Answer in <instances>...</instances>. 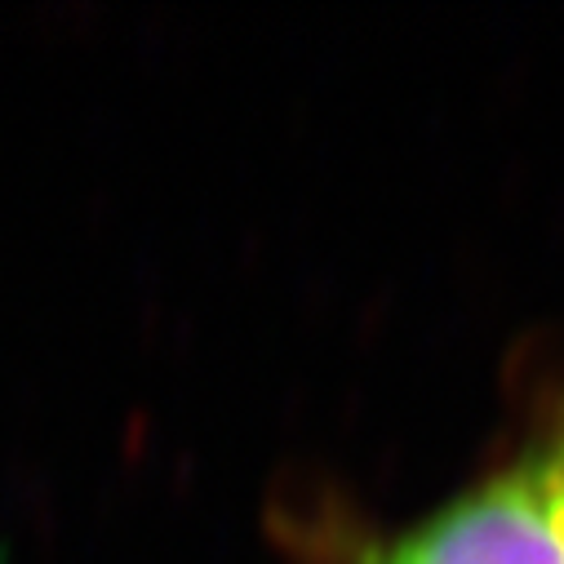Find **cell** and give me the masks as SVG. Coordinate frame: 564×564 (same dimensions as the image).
<instances>
[{
	"label": "cell",
	"mask_w": 564,
	"mask_h": 564,
	"mask_svg": "<svg viewBox=\"0 0 564 564\" xmlns=\"http://www.w3.org/2000/svg\"><path fill=\"white\" fill-rule=\"evenodd\" d=\"M382 564H564L542 458L463 494L413 529Z\"/></svg>",
	"instance_id": "obj_1"
},
{
	"label": "cell",
	"mask_w": 564,
	"mask_h": 564,
	"mask_svg": "<svg viewBox=\"0 0 564 564\" xmlns=\"http://www.w3.org/2000/svg\"><path fill=\"white\" fill-rule=\"evenodd\" d=\"M542 467H546V480H551V507H555V524H560V538H564V441L542 454Z\"/></svg>",
	"instance_id": "obj_2"
}]
</instances>
